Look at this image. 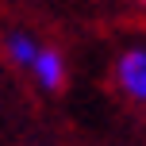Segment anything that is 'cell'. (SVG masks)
Instances as JSON below:
<instances>
[{
    "label": "cell",
    "mask_w": 146,
    "mask_h": 146,
    "mask_svg": "<svg viewBox=\"0 0 146 146\" xmlns=\"http://www.w3.org/2000/svg\"><path fill=\"white\" fill-rule=\"evenodd\" d=\"M115 81L131 100H146V50H127L115 62Z\"/></svg>",
    "instance_id": "obj_1"
},
{
    "label": "cell",
    "mask_w": 146,
    "mask_h": 146,
    "mask_svg": "<svg viewBox=\"0 0 146 146\" xmlns=\"http://www.w3.org/2000/svg\"><path fill=\"white\" fill-rule=\"evenodd\" d=\"M142 4H146V0H142Z\"/></svg>",
    "instance_id": "obj_4"
},
{
    "label": "cell",
    "mask_w": 146,
    "mask_h": 146,
    "mask_svg": "<svg viewBox=\"0 0 146 146\" xmlns=\"http://www.w3.org/2000/svg\"><path fill=\"white\" fill-rule=\"evenodd\" d=\"M31 73H35V81L42 88H62V81H66V62H62V54L54 50V46H38L35 62H31Z\"/></svg>",
    "instance_id": "obj_2"
},
{
    "label": "cell",
    "mask_w": 146,
    "mask_h": 146,
    "mask_svg": "<svg viewBox=\"0 0 146 146\" xmlns=\"http://www.w3.org/2000/svg\"><path fill=\"white\" fill-rule=\"evenodd\" d=\"M4 50H8V58H12L15 66L31 69V62H35V54H38V42L31 35H8L4 38Z\"/></svg>",
    "instance_id": "obj_3"
}]
</instances>
